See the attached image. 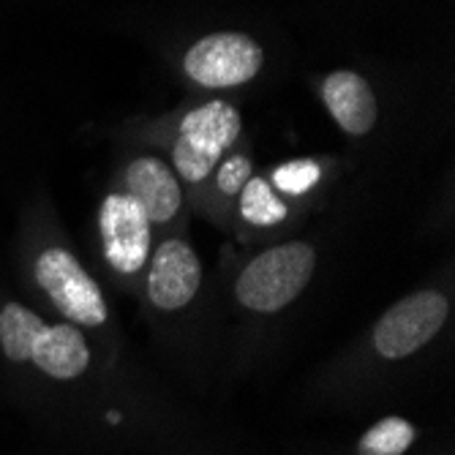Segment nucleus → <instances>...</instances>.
Returning <instances> with one entry per match:
<instances>
[{"mask_svg": "<svg viewBox=\"0 0 455 455\" xmlns=\"http://www.w3.org/2000/svg\"><path fill=\"white\" fill-rule=\"evenodd\" d=\"M0 357L44 387H96L99 357L91 339L68 322H47L20 300L0 306Z\"/></svg>", "mask_w": 455, "mask_h": 455, "instance_id": "f257e3e1", "label": "nucleus"}, {"mask_svg": "<svg viewBox=\"0 0 455 455\" xmlns=\"http://www.w3.org/2000/svg\"><path fill=\"white\" fill-rule=\"evenodd\" d=\"M316 251L311 243L292 240L257 254L235 281V300L245 314L275 316L286 311L311 283Z\"/></svg>", "mask_w": 455, "mask_h": 455, "instance_id": "f03ea898", "label": "nucleus"}, {"mask_svg": "<svg viewBox=\"0 0 455 455\" xmlns=\"http://www.w3.org/2000/svg\"><path fill=\"white\" fill-rule=\"evenodd\" d=\"M36 286L44 292L60 322L79 327L82 333H107L112 314L96 278L76 262L66 248H47L33 262Z\"/></svg>", "mask_w": 455, "mask_h": 455, "instance_id": "7ed1b4c3", "label": "nucleus"}, {"mask_svg": "<svg viewBox=\"0 0 455 455\" xmlns=\"http://www.w3.org/2000/svg\"><path fill=\"white\" fill-rule=\"evenodd\" d=\"M450 319V300L439 289H420L390 306L371 330L368 352L377 363H401L431 347Z\"/></svg>", "mask_w": 455, "mask_h": 455, "instance_id": "20e7f679", "label": "nucleus"}, {"mask_svg": "<svg viewBox=\"0 0 455 455\" xmlns=\"http://www.w3.org/2000/svg\"><path fill=\"white\" fill-rule=\"evenodd\" d=\"M243 132L240 112L227 101H211L188 112L172 148V164L186 183L208 180L221 156L237 142Z\"/></svg>", "mask_w": 455, "mask_h": 455, "instance_id": "39448f33", "label": "nucleus"}, {"mask_svg": "<svg viewBox=\"0 0 455 455\" xmlns=\"http://www.w3.org/2000/svg\"><path fill=\"white\" fill-rule=\"evenodd\" d=\"M265 63V52L245 33H211L188 50L183 68L202 88H237L251 82Z\"/></svg>", "mask_w": 455, "mask_h": 455, "instance_id": "423d86ee", "label": "nucleus"}, {"mask_svg": "<svg viewBox=\"0 0 455 455\" xmlns=\"http://www.w3.org/2000/svg\"><path fill=\"white\" fill-rule=\"evenodd\" d=\"M145 295L156 314L178 316L188 311L202 286V262L194 248L180 237H167L150 254Z\"/></svg>", "mask_w": 455, "mask_h": 455, "instance_id": "0eeeda50", "label": "nucleus"}, {"mask_svg": "<svg viewBox=\"0 0 455 455\" xmlns=\"http://www.w3.org/2000/svg\"><path fill=\"white\" fill-rule=\"evenodd\" d=\"M150 221L129 194H109L99 211L104 259L120 275H140L150 259Z\"/></svg>", "mask_w": 455, "mask_h": 455, "instance_id": "6e6552de", "label": "nucleus"}, {"mask_svg": "<svg viewBox=\"0 0 455 455\" xmlns=\"http://www.w3.org/2000/svg\"><path fill=\"white\" fill-rule=\"evenodd\" d=\"M126 194L145 211L150 224H170L183 204V191L175 172L170 164L156 156H142L129 164Z\"/></svg>", "mask_w": 455, "mask_h": 455, "instance_id": "1a4fd4ad", "label": "nucleus"}, {"mask_svg": "<svg viewBox=\"0 0 455 455\" xmlns=\"http://www.w3.org/2000/svg\"><path fill=\"white\" fill-rule=\"evenodd\" d=\"M322 99L327 112L347 134L363 137L374 129L377 99L365 76L355 71H333L322 85Z\"/></svg>", "mask_w": 455, "mask_h": 455, "instance_id": "9d476101", "label": "nucleus"}, {"mask_svg": "<svg viewBox=\"0 0 455 455\" xmlns=\"http://www.w3.org/2000/svg\"><path fill=\"white\" fill-rule=\"evenodd\" d=\"M420 439V428L398 415L368 426L352 447V455H406Z\"/></svg>", "mask_w": 455, "mask_h": 455, "instance_id": "9b49d317", "label": "nucleus"}, {"mask_svg": "<svg viewBox=\"0 0 455 455\" xmlns=\"http://www.w3.org/2000/svg\"><path fill=\"white\" fill-rule=\"evenodd\" d=\"M240 216L254 227H273L286 219V204L267 180L251 178L240 191Z\"/></svg>", "mask_w": 455, "mask_h": 455, "instance_id": "f8f14e48", "label": "nucleus"}, {"mask_svg": "<svg viewBox=\"0 0 455 455\" xmlns=\"http://www.w3.org/2000/svg\"><path fill=\"white\" fill-rule=\"evenodd\" d=\"M273 180L286 194H303L319 180V167L314 161H292V164H283V167H278Z\"/></svg>", "mask_w": 455, "mask_h": 455, "instance_id": "ddd939ff", "label": "nucleus"}, {"mask_svg": "<svg viewBox=\"0 0 455 455\" xmlns=\"http://www.w3.org/2000/svg\"><path fill=\"white\" fill-rule=\"evenodd\" d=\"M251 180V161L245 156H232L221 164L219 170V178H216V186L221 194L227 196H237L243 191V186Z\"/></svg>", "mask_w": 455, "mask_h": 455, "instance_id": "4468645a", "label": "nucleus"}]
</instances>
